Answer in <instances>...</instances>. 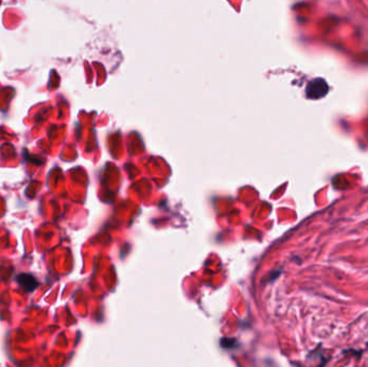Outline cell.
Wrapping results in <instances>:
<instances>
[{"instance_id":"1","label":"cell","mask_w":368,"mask_h":367,"mask_svg":"<svg viewBox=\"0 0 368 367\" xmlns=\"http://www.w3.org/2000/svg\"><path fill=\"white\" fill-rule=\"evenodd\" d=\"M16 281L19 282V285L22 287V288H24L26 292H31L39 286L36 278L29 274L19 275L16 277Z\"/></svg>"}]
</instances>
